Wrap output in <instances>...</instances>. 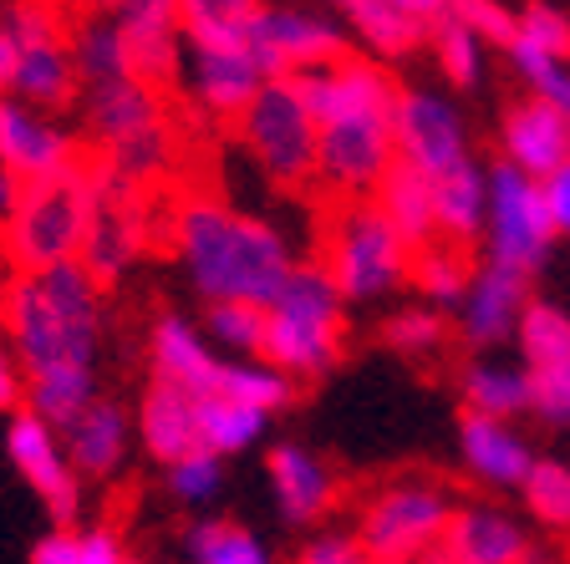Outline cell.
I'll use <instances>...</instances> for the list:
<instances>
[{"instance_id":"5","label":"cell","mask_w":570,"mask_h":564,"mask_svg":"<svg viewBox=\"0 0 570 564\" xmlns=\"http://www.w3.org/2000/svg\"><path fill=\"white\" fill-rule=\"evenodd\" d=\"M453 514H459V508L443 494V483L392 478L387 488H377V494L367 498L356 540L367 544V554L377 564H417L428 550L443 544Z\"/></svg>"},{"instance_id":"1","label":"cell","mask_w":570,"mask_h":564,"mask_svg":"<svg viewBox=\"0 0 570 564\" xmlns=\"http://www.w3.org/2000/svg\"><path fill=\"white\" fill-rule=\"evenodd\" d=\"M178 259H184L194 290L209 306L239 300V306L265 310L281 295L285 275L296 270L291 245L275 224L255 219V214H235L209 199L178 214Z\"/></svg>"},{"instance_id":"49","label":"cell","mask_w":570,"mask_h":564,"mask_svg":"<svg viewBox=\"0 0 570 564\" xmlns=\"http://www.w3.org/2000/svg\"><path fill=\"white\" fill-rule=\"evenodd\" d=\"M534 382V417L550 427H566L570 423V362L556 366V372H530Z\"/></svg>"},{"instance_id":"45","label":"cell","mask_w":570,"mask_h":564,"mask_svg":"<svg viewBox=\"0 0 570 564\" xmlns=\"http://www.w3.org/2000/svg\"><path fill=\"white\" fill-rule=\"evenodd\" d=\"M510 67L530 82V92L540 97V102H550L556 112L570 118V61H556V57H546V51L524 47V41H510Z\"/></svg>"},{"instance_id":"32","label":"cell","mask_w":570,"mask_h":564,"mask_svg":"<svg viewBox=\"0 0 570 564\" xmlns=\"http://www.w3.org/2000/svg\"><path fill=\"white\" fill-rule=\"evenodd\" d=\"M265 423H271V412L245 407L235 397H219V392L199 397V447L214 458H239L245 447L265 437Z\"/></svg>"},{"instance_id":"34","label":"cell","mask_w":570,"mask_h":564,"mask_svg":"<svg viewBox=\"0 0 570 564\" xmlns=\"http://www.w3.org/2000/svg\"><path fill=\"white\" fill-rule=\"evenodd\" d=\"M474 265H469V249L449 245V239H439V245H428L413 255V275L407 280L417 285V295H423V306L433 310H459L463 295H469V285H474Z\"/></svg>"},{"instance_id":"51","label":"cell","mask_w":570,"mask_h":564,"mask_svg":"<svg viewBox=\"0 0 570 564\" xmlns=\"http://www.w3.org/2000/svg\"><path fill=\"white\" fill-rule=\"evenodd\" d=\"M26 392H31V372L21 366V356L11 346H0V412L6 417L26 412Z\"/></svg>"},{"instance_id":"6","label":"cell","mask_w":570,"mask_h":564,"mask_svg":"<svg viewBox=\"0 0 570 564\" xmlns=\"http://www.w3.org/2000/svg\"><path fill=\"white\" fill-rule=\"evenodd\" d=\"M87 224H92V184L77 168L67 178L36 184L21 214L11 219V259L26 275H47L67 259H82Z\"/></svg>"},{"instance_id":"29","label":"cell","mask_w":570,"mask_h":564,"mask_svg":"<svg viewBox=\"0 0 570 564\" xmlns=\"http://www.w3.org/2000/svg\"><path fill=\"white\" fill-rule=\"evenodd\" d=\"M92 402H97V366H77V362L36 372L31 392H26V412H36V417L51 423L57 433H67Z\"/></svg>"},{"instance_id":"47","label":"cell","mask_w":570,"mask_h":564,"mask_svg":"<svg viewBox=\"0 0 570 564\" xmlns=\"http://www.w3.org/2000/svg\"><path fill=\"white\" fill-rule=\"evenodd\" d=\"M449 21L469 26L484 47H504V51H510V41L520 36V16L504 11L499 0H449Z\"/></svg>"},{"instance_id":"46","label":"cell","mask_w":570,"mask_h":564,"mask_svg":"<svg viewBox=\"0 0 570 564\" xmlns=\"http://www.w3.org/2000/svg\"><path fill=\"white\" fill-rule=\"evenodd\" d=\"M219 483H225V458H214V453H189V458H178L174 468H168V494L178 498V504H209L214 494H219Z\"/></svg>"},{"instance_id":"18","label":"cell","mask_w":570,"mask_h":564,"mask_svg":"<svg viewBox=\"0 0 570 564\" xmlns=\"http://www.w3.org/2000/svg\"><path fill=\"white\" fill-rule=\"evenodd\" d=\"M499 148L504 164H514L520 174L550 178L560 164H570V118L540 97H524L499 122Z\"/></svg>"},{"instance_id":"50","label":"cell","mask_w":570,"mask_h":564,"mask_svg":"<svg viewBox=\"0 0 570 564\" xmlns=\"http://www.w3.org/2000/svg\"><path fill=\"white\" fill-rule=\"evenodd\" d=\"M296 564H377V560H372L367 544L356 540V534H316L296 554Z\"/></svg>"},{"instance_id":"55","label":"cell","mask_w":570,"mask_h":564,"mask_svg":"<svg viewBox=\"0 0 570 564\" xmlns=\"http://www.w3.org/2000/svg\"><path fill=\"white\" fill-rule=\"evenodd\" d=\"M82 564H128L122 554V540L107 530H87L82 534Z\"/></svg>"},{"instance_id":"19","label":"cell","mask_w":570,"mask_h":564,"mask_svg":"<svg viewBox=\"0 0 570 564\" xmlns=\"http://www.w3.org/2000/svg\"><path fill=\"white\" fill-rule=\"evenodd\" d=\"M524 306H530V280L484 265V270L474 275V285H469V295H463V306H459V342L469 346V352L510 342L514 330H520Z\"/></svg>"},{"instance_id":"39","label":"cell","mask_w":570,"mask_h":564,"mask_svg":"<svg viewBox=\"0 0 570 564\" xmlns=\"http://www.w3.org/2000/svg\"><path fill=\"white\" fill-rule=\"evenodd\" d=\"M296 387L301 382H291L285 372H275L271 362H225V372H219V397H235L245 402V407H261V412H281L296 402Z\"/></svg>"},{"instance_id":"20","label":"cell","mask_w":570,"mask_h":564,"mask_svg":"<svg viewBox=\"0 0 570 564\" xmlns=\"http://www.w3.org/2000/svg\"><path fill=\"white\" fill-rule=\"evenodd\" d=\"M138 443L142 453L164 468H174L178 458L199 453V397L174 382H148L138 402Z\"/></svg>"},{"instance_id":"27","label":"cell","mask_w":570,"mask_h":564,"mask_svg":"<svg viewBox=\"0 0 570 564\" xmlns=\"http://www.w3.org/2000/svg\"><path fill=\"white\" fill-rule=\"evenodd\" d=\"M189 82H194V97H199L209 112H219V118H245V107L261 97L265 77H261V67L249 61V51H194Z\"/></svg>"},{"instance_id":"37","label":"cell","mask_w":570,"mask_h":564,"mask_svg":"<svg viewBox=\"0 0 570 564\" xmlns=\"http://www.w3.org/2000/svg\"><path fill=\"white\" fill-rule=\"evenodd\" d=\"M41 290H47V300L61 310V320L77 330H102V285H97V275L87 270L82 259H67V265H57V270L41 275Z\"/></svg>"},{"instance_id":"59","label":"cell","mask_w":570,"mask_h":564,"mask_svg":"<svg viewBox=\"0 0 570 564\" xmlns=\"http://www.w3.org/2000/svg\"><path fill=\"white\" fill-rule=\"evenodd\" d=\"M417 564H459V560H453V554H449V550H443V544H439V550H428V554H423V560H417Z\"/></svg>"},{"instance_id":"22","label":"cell","mask_w":570,"mask_h":564,"mask_svg":"<svg viewBox=\"0 0 570 564\" xmlns=\"http://www.w3.org/2000/svg\"><path fill=\"white\" fill-rule=\"evenodd\" d=\"M148 362H154L158 382H174L194 397L219 392V372H225V362L214 356V342L184 316H158L154 336H148Z\"/></svg>"},{"instance_id":"63","label":"cell","mask_w":570,"mask_h":564,"mask_svg":"<svg viewBox=\"0 0 570 564\" xmlns=\"http://www.w3.org/2000/svg\"><path fill=\"white\" fill-rule=\"evenodd\" d=\"M342 6H352V0H342Z\"/></svg>"},{"instance_id":"2","label":"cell","mask_w":570,"mask_h":564,"mask_svg":"<svg viewBox=\"0 0 570 564\" xmlns=\"http://www.w3.org/2000/svg\"><path fill=\"white\" fill-rule=\"evenodd\" d=\"M346 352V295L321 259H296L281 295L265 306V352L291 382H321Z\"/></svg>"},{"instance_id":"14","label":"cell","mask_w":570,"mask_h":564,"mask_svg":"<svg viewBox=\"0 0 570 564\" xmlns=\"http://www.w3.org/2000/svg\"><path fill=\"white\" fill-rule=\"evenodd\" d=\"M397 164V138H392V118H342L332 128H321V154L316 174L342 194H377V184Z\"/></svg>"},{"instance_id":"7","label":"cell","mask_w":570,"mask_h":564,"mask_svg":"<svg viewBox=\"0 0 570 564\" xmlns=\"http://www.w3.org/2000/svg\"><path fill=\"white\" fill-rule=\"evenodd\" d=\"M239 138L255 154V164L281 184H301L316 174V154H321V128L311 118V107L301 102L296 82H265L261 97L245 107L239 118Z\"/></svg>"},{"instance_id":"24","label":"cell","mask_w":570,"mask_h":564,"mask_svg":"<svg viewBox=\"0 0 570 564\" xmlns=\"http://www.w3.org/2000/svg\"><path fill=\"white\" fill-rule=\"evenodd\" d=\"M443 550L459 564H524L534 544L514 514L494 504H463L443 534Z\"/></svg>"},{"instance_id":"60","label":"cell","mask_w":570,"mask_h":564,"mask_svg":"<svg viewBox=\"0 0 570 564\" xmlns=\"http://www.w3.org/2000/svg\"><path fill=\"white\" fill-rule=\"evenodd\" d=\"M97 6H107V11H118V6H122V0H97Z\"/></svg>"},{"instance_id":"13","label":"cell","mask_w":570,"mask_h":564,"mask_svg":"<svg viewBox=\"0 0 570 564\" xmlns=\"http://www.w3.org/2000/svg\"><path fill=\"white\" fill-rule=\"evenodd\" d=\"M392 138H397V158L428 178H443L449 168L469 164L463 118L433 92H397V102H392Z\"/></svg>"},{"instance_id":"23","label":"cell","mask_w":570,"mask_h":564,"mask_svg":"<svg viewBox=\"0 0 570 564\" xmlns=\"http://www.w3.org/2000/svg\"><path fill=\"white\" fill-rule=\"evenodd\" d=\"M82 122L87 132L107 142V148H128L138 138L158 132V87L122 77V82H102L82 92Z\"/></svg>"},{"instance_id":"38","label":"cell","mask_w":570,"mask_h":564,"mask_svg":"<svg viewBox=\"0 0 570 564\" xmlns=\"http://www.w3.org/2000/svg\"><path fill=\"white\" fill-rule=\"evenodd\" d=\"M71 57H77V77L87 87H102V82H122L132 77V57H128V41H122L118 21H92L82 31L71 36Z\"/></svg>"},{"instance_id":"33","label":"cell","mask_w":570,"mask_h":564,"mask_svg":"<svg viewBox=\"0 0 570 564\" xmlns=\"http://www.w3.org/2000/svg\"><path fill=\"white\" fill-rule=\"evenodd\" d=\"M178 11L194 51H245L261 0H178Z\"/></svg>"},{"instance_id":"56","label":"cell","mask_w":570,"mask_h":564,"mask_svg":"<svg viewBox=\"0 0 570 564\" xmlns=\"http://www.w3.org/2000/svg\"><path fill=\"white\" fill-rule=\"evenodd\" d=\"M26 194H31V184H26L21 174H11V168L0 164V224H6V229H11V219L21 214Z\"/></svg>"},{"instance_id":"12","label":"cell","mask_w":570,"mask_h":564,"mask_svg":"<svg viewBox=\"0 0 570 564\" xmlns=\"http://www.w3.org/2000/svg\"><path fill=\"white\" fill-rule=\"evenodd\" d=\"M291 82H296L301 102L311 107L316 128H332L342 118H392V102H397L392 77L377 61H362V57L311 67L301 77H291Z\"/></svg>"},{"instance_id":"31","label":"cell","mask_w":570,"mask_h":564,"mask_svg":"<svg viewBox=\"0 0 570 564\" xmlns=\"http://www.w3.org/2000/svg\"><path fill=\"white\" fill-rule=\"evenodd\" d=\"M132 255H138V229H132V219L107 204L102 184H92V224H87L82 265L97 275V285H107V280H118V275L128 270Z\"/></svg>"},{"instance_id":"21","label":"cell","mask_w":570,"mask_h":564,"mask_svg":"<svg viewBox=\"0 0 570 564\" xmlns=\"http://www.w3.org/2000/svg\"><path fill=\"white\" fill-rule=\"evenodd\" d=\"M459 453H463V468L474 473L484 488H524L534 473V453L514 423H494V417H474L463 412L459 423Z\"/></svg>"},{"instance_id":"53","label":"cell","mask_w":570,"mask_h":564,"mask_svg":"<svg viewBox=\"0 0 570 564\" xmlns=\"http://www.w3.org/2000/svg\"><path fill=\"white\" fill-rule=\"evenodd\" d=\"M112 154H118V174H148V168L164 164V132L138 138V142H128V148H112Z\"/></svg>"},{"instance_id":"58","label":"cell","mask_w":570,"mask_h":564,"mask_svg":"<svg viewBox=\"0 0 570 564\" xmlns=\"http://www.w3.org/2000/svg\"><path fill=\"white\" fill-rule=\"evenodd\" d=\"M392 6H397V11H407L413 21H423V26L449 16V0H392Z\"/></svg>"},{"instance_id":"16","label":"cell","mask_w":570,"mask_h":564,"mask_svg":"<svg viewBox=\"0 0 570 564\" xmlns=\"http://www.w3.org/2000/svg\"><path fill=\"white\" fill-rule=\"evenodd\" d=\"M265 473H271L275 508H281L291 524H321V518L336 508V498H342L336 468L301 443H275L271 458H265Z\"/></svg>"},{"instance_id":"40","label":"cell","mask_w":570,"mask_h":564,"mask_svg":"<svg viewBox=\"0 0 570 564\" xmlns=\"http://www.w3.org/2000/svg\"><path fill=\"white\" fill-rule=\"evenodd\" d=\"M184 550H189L194 564H271L265 544L249 530H239V524H225V518H199V524H189Z\"/></svg>"},{"instance_id":"15","label":"cell","mask_w":570,"mask_h":564,"mask_svg":"<svg viewBox=\"0 0 570 564\" xmlns=\"http://www.w3.org/2000/svg\"><path fill=\"white\" fill-rule=\"evenodd\" d=\"M0 164L26 184H51L71 174V132L21 97H0Z\"/></svg>"},{"instance_id":"43","label":"cell","mask_w":570,"mask_h":564,"mask_svg":"<svg viewBox=\"0 0 570 564\" xmlns=\"http://www.w3.org/2000/svg\"><path fill=\"white\" fill-rule=\"evenodd\" d=\"M524 508H530L546 530H570V468L556 458H540L524 483Z\"/></svg>"},{"instance_id":"9","label":"cell","mask_w":570,"mask_h":564,"mask_svg":"<svg viewBox=\"0 0 570 564\" xmlns=\"http://www.w3.org/2000/svg\"><path fill=\"white\" fill-rule=\"evenodd\" d=\"M0 21L11 26L16 47H21V67H16V92L11 97L41 107V112L71 107L82 77H77V57H71V41L61 36L57 16H51L41 0H21V6H11Z\"/></svg>"},{"instance_id":"42","label":"cell","mask_w":570,"mask_h":564,"mask_svg":"<svg viewBox=\"0 0 570 564\" xmlns=\"http://www.w3.org/2000/svg\"><path fill=\"white\" fill-rule=\"evenodd\" d=\"M433 57H439V71L453 87H474L484 77V41L449 16L433 21Z\"/></svg>"},{"instance_id":"10","label":"cell","mask_w":570,"mask_h":564,"mask_svg":"<svg viewBox=\"0 0 570 564\" xmlns=\"http://www.w3.org/2000/svg\"><path fill=\"white\" fill-rule=\"evenodd\" d=\"M245 51L261 67L265 82H285V77H301L311 67H326V61L346 57L342 31L311 11H296V6H261L255 21H249Z\"/></svg>"},{"instance_id":"44","label":"cell","mask_w":570,"mask_h":564,"mask_svg":"<svg viewBox=\"0 0 570 564\" xmlns=\"http://www.w3.org/2000/svg\"><path fill=\"white\" fill-rule=\"evenodd\" d=\"M443 336H449V326H443V310H433V306H403L382 320V342L403 356L439 352Z\"/></svg>"},{"instance_id":"4","label":"cell","mask_w":570,"mask_h":564,"mask_svg":"<svg viewBox=\"0 0 570 564\" xmlns=\"http://www.w3.org/2000/svg\"><path fill=\"white\" fill-rule=\"evenodd\" d=\"M336 290L346 300H377L413 275V249L387 224L377 204H346L326 229V259Z\"/></svg>"},{"instance_id":"11","label":"cell","mask_w":570,"mask_h":564,"mask_svg":"<svg viewBox=\"0 0 570 564\" xmlns=\"http://www.w3.org/2000/svg\"><path fill=\"white\" fill-rule=\"evenodd\" d=\"M6 453H11L16 473L36 488V498L47 504L51 524L71 530L82 518V483H77V468L67 458V437L51 423H41L36 412H16L6 423Z\"/></svg>"},{"instance_id":"61","label":"cell","mask_w":570,"mask_h":564,"mask_svg":"<svg viewBox=\"0 0 570 564\" xmlns=\"http://www.w3.org/2000/svg\"><path fill=\"white\" fill-rule=\"evenodd\" d=\"M0 330H6V295H0Z\"/></svg>"},{"instance_id":"52","label":"cell","mask_w":570,"mask_h":564,"mask_svg":"<svg viewBox=\"0 0 570 564\" xmlns=\"http://www.w3.org/2000/svg\"><path fill=\"white\" fill-rule=\"evenodd\" d=\"M31 564H82V534L77 530H51L47 540L31 544Z\"/></svg>"},{"instance_id":"41","label":"cell","mask_w":570,"mask_h":564,"mask_svg":"<svg viewBox=\"0 0 570 564\" xmlns=\"http://www.w3.org/2000/svg\"><path fill=\"white\" fill-rule=\"evenodd\" d=\"M204 336H209L214 346H225V352L255 362V356L265 352V310L261 306H239V300H219V306H209Z\"/></svg>"},{"instance_id":"57","label":"cell","mask_w":570,"mask_h":564,"mask_svg":"<svg viewBox=\"0 0 570 564\" xmlns=\"http://www.w3.org/2000/svg\"><path fill=\"white\" fill-rule=\"evenodd\" d=\"M16 67H21V47H16L11 26L0 21V97L16 92Z\"/></svg>"},{"instance_id":"62","label":"cell","mask_w":570,"mask_h":564,"mask_svg":"<svg viewBox=\"0 0 570 564\" xmlns=\"http://www.w3.org/2000/svg\"><path fill=\"white\" fill-rule=\"evenodd\" d=\"M128 564H142V560H128Z\"/></svg>"},{"instance_id":"17","label":"cell","mask_w":570,"mask_h":564,"mask_svg":"<svg viewBox=\"0 0 570 564\" xmlns=\"http://www.w3.org/2000/svg\"><path fill=\"white\" fill-rule=\"evenodd\" d=\"M122 41H128V57H132V77L148 87L168 82L178 71V41H184V11L178 0H122L118 11Z\"/></svg>"},{"instance_id":"36","label":"cell","mask_w":570,"mask_h":564,"mask_svg":"<svg viewBox=\"0 0 570 564\" xmlns=\"http://www.w3.org/2000/svg\"><path fill=\"white\" fill-rule=\"evenodd\" d=\"M514 342H520L524 372H556V366H566L570 362V310L556 306V300H530Z\"/></svg>"},{"instance_id":"28","label":"cell","mask_w":570,"mask_h":564,"mask_svg":"<svg viewBox=\"0 0 570 564\" xmlns=\"http://www.w3.org/2000/svg\"><path fill=\"white\" fill-rule=\"evenodd\" d=\"M377 204L382 214H387V224L397 229V235L407 239V249H428L439 245V214H433V178L417 174L413 164H392V174L377 184Z\"/></svg>"},{"instance_id":"8","label":"cell","mask_w":570,"mask_h":564,"mask_svg":"<svg viewBox=\"0 0 570 564\" xmlns=\"http://www.w3.org/2000/svg\"><path fill=\"white\" fill-rule=\"evenodd\" d=\"M0 295H6V346L21 356V366L31 376L61 362H77V366L97 362V336L61 320V310L41 290V275L16 270Z\"/></svg>"},{"instance_id":"3","label":"cell","mask_w":570,"mask_h":564,"mask_svg":"<svg viewBox=\"0 0 570 564\" xmlns=\"http://www.w3.org/2000/svg\"><path fill=\"white\" fill-rule=\"evenodd\" d=\"M560 229L550 219L546 188L540 178L520 174L514 164L499 158L489 168V224H484V265L510 270L520 280H534L546 270L550 249H556Z\"/></svg>"},{"instance_id":"26","label":"cell","mask_w":570,"mask_h":564,"mask_svg":"<svg viewBox=\"0 0 570 564\" xmlns=\"http://www.w3.org/2000/svg\"><path fill=\"white\" fill-rule=\"evenodd\" d=\"M433 214H439V239L469 249L474 239H484L489 224V168H479L474 158L459 168H449L443 178H433Z\"/></svg>"},{"instance_id":"48","label":"cell","mask_w":570,"mask_h":564,"mask_svg":"<svg viewBox=\"0 0 570 564\" xmlns=\"http://www.w3.org/2000/svg\"><path fill=\"white\" fill-rule=\"evenodd\" d=\"M514 41L546 51V57H556V61H570V16L556 11V6H546V0H534V6H524L520 36H514Z\"/></svg>"},{"instance_id":"25","label":"cell","mask_w":570,"mask_h":564,"mask_svg":"<svg viewBox=\"0 0 570 564\" xmlns=\"http://www.w3.org/2000/svg\"><path fill=\"white\" fill-rule=\"evenodd\" d=\"M67 458L82 478H112V473L128 463V443H132V423L118 402L97 397L92 407L67 427Z\"/></svg>"},{"instance_id":"30","label":"cell","mask_w":570,"mask_h":564,"mask_svg":"<svg viewBox=\"0 0 570 564\" xmlns=\"http://www.w3.org/2000/svg\"><path fill=\"white\" fill-rule=\"evenodd\" d=\"M534 407V382L520 366L474 362L463 372V412L474 417H494V423H514L520 412Z\"/></svg>"},{"instance_id":"54","label":"cell","mask_w":570,"mask_h":564,"mask_svg":"<svg viewBox=\"0 0 570 564\" xmlns=\"http://www.w3.org/2000/svg\"><path fill=\"white\" fill-rule=\"evenodd\" d=\"M540 188H546V204H550V219H556V229L570 239V164H560L550 178H540Z\"/></svg>"},{"instance_id":"35","label":"cell","mask_w":570,"mask_h":564,"mask_svg":"<svg viewBox=\"0 0 570 564\" xmlns=\"http://www.w3.org/2000/svg\"><path fill=\"white\" fill-rule=\"evenodd\" d=\"M346 21L362 36V47L377 51V57H407V51L423 47V36H433L423 21L397 11L392 0H352V6H346Z\"/></svg>"}]
</instances>
